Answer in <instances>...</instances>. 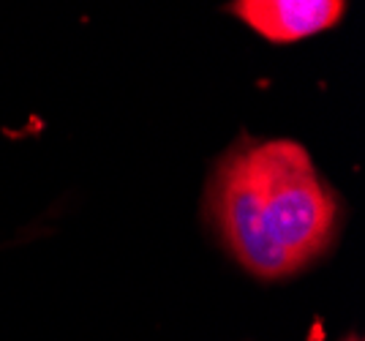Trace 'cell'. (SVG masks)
Masks as SVG:
<instances>
[{
  "instance_id": "3957f363",
  "label": "cell",
  "mask_w": 365,
  "mask_h": 341,
  "mask_svg": "<svg viewBox=\"0 0 365 341\" xmlns=\"http://www.w3.org/2000/svg\"><path fill=\"white\" fill-rule=\"evenodd\" d=\"M235 16L273 44H292L344 19L346 3L341 0H240L232 6Z\"/></svg>"
},
{
  "instance_id": "7a4b0ae2",
  "label": "cell",
  "mask_w": 365,
  "mask_h": 341,
  "mask_svg": "<svg viewBox=\"0 0 365 341\" xmlns=\"http://www.w3.org/2000/svg\"><path fill=\"white\" fill-rule=\"evenodd\" d=\"M207 202L221 240L248 273L259 279H284L300 270V265L267 235L262 202L248 170V145H237L221 158Z\"/></svg>"
},
{
  "instance_id": "277c9868",
  "label": "cell",
  "mask_w": 365,
  "mask_h": 341,
  "mask_svg": "<svg viewBox=\"0 0 365 341\" xmlns=\"http://www.w3.org/2000/svg\"><path fill=\"white\" fill-rule=\"evenodd\" d=\"M349 341H360V339H349Z\"/></svg>"
},
{
  "instance_id": "6da1fadb",
  "label": "cell",
  "mask_w": 365,
  "mask_h": 341,
  "mask_svg": "<svg viewBox=\"0 0 365 341\" xmlns=\"http://www.w3.org/2000/svg\"><path fill=\"white\" fill-rule=\"evenodd\" d=\"M248 170L275 246L300 268L319 257L333 238L335 202L308 151L294 140L248 142Z\"/></svg>"
}]
</instances>
